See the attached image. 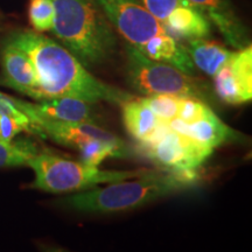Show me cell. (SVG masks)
<instances>
[{
  "label": "cell",
  "mask_w": 252,
  "mask_h": 252,
  "mask_svg": "<svg viewBox=\"0 0 252 252\" xmlns=\"http://www.w3.org/2000/svg\"><path fill=\"white\" fill-rule=\"evenodd\" d=\"M7 40L24 50L33 63L41 100L72 97L90 103L103 100L122 105L134 98L133 94L94 77L64 46L39 32L17 31Z\"/></svg>",
  "instance_id": "1"
},
{
  "label": "cell",
  "mask_w": 252,
  "mask_h": 252,
  "mask_svg": "<svg viewBox=\"0 0 252 252\" xmlns=\"http://www.w3.org/2000/svg\"><path fill=\"white\" fill-rule=\"evenodd\" d=\"M53 34L86 67L106 62L115 54L117 36L96 0H52Z\"/></svg>",
  "instance_id": "2"
},
{
  "label": "cell",
  "mask_w": 252,
  "mask_h": 252,
  "mask_svg": "<svg viewBox=\"0 0 252 252\" xmlns=\"http://www.w3.org/2000/svg\"><path fill=\"white\" fill-rule=\"evenodd\" d=\"M195 172H154L134 178L133 181L112 182L65 197L63 203L81 213L111 214L126 212L190 188Z\"/></svg>",
  "instance_id": "3"
},
{
  "label": "cell",
  "mask_w": 252,
  "mask_h": 252,
  "mask_svg": "<svg viewBox=\"0 0 252 252\" xmlns=\"http://www.w3.org/2000/svg\"><path fill=\"white\" fill-rule=\"evenodd\" d=\"M26 166L31 167L35 175L32 187L52 194L86 190L100 184L130 180L149 172V169L103 171L50 153H36Z\"/></svg>",
  "instance_id": "4"
},
{
  "label": "cell",
  "mask_w": 252,
  "mask_h": 252,
  "mask_svg": "<svg viewBox=\"0 0 252 252\" xmlns=\"http://www.w3.org/2000/svg\"><path fill=\"white\" fill-rule=\"evenodd\" d=\"M127 78L135 90L151 94H174L200 99L202 90L185 74L165 62L147 58L133 46L127 48Z\"/></svg>",
  "instance_id": "5"
},
{
  "label": "cell",
  "mask_w": 252,
  "mask_h": 252,
  "mask_svg": "<svg viewBox=\"0 0 252 252\" xmlns=\"http://www.w3.org/2000/svg\"><path fill=\"white\" fill-rule=\"evenodd\" d=\"M139 149L157 165L175 172H195L214 152L187 135L171 130L163 122L152 135L139 143Z\"/></svg>",
  "instance_id": "6"
},
{
  "label": "cell",
  "mask_w": 252,
  "mask_h": 252,
  "mask_svg": "<svg viewBox=\"0 0 252 252\" xmlns=\"http://www.w3.org/2000/svg\"><path fill=\"white\" fill-rule=\"evenodd\" d=\"M112 27L128 45L139 47L154 36L168 33L139 0H96ZM169 34V33H168Z\"/></svg>",
  "instance_id": "7"
},
{
  "label": "cell",
  "mask_w": 252,
  "mask_h": 252,
  "mask_svg": "<svg viewBox=\"0 0 252 252\" xmlns=\"http://www.w3.org/2000/svg\"><path fill=\"white\" fill-rule=\"evenodd\" d=\"M215 91L220 100L239 105L252 99V47L235 50L228 63L214 76Z\"/></svg>",
  "instance_id": "8"
},
{
  "label": "cell",
  "mask_w": 252,
  "mask_h": 252,
  "mask_svg": "<svg viewBox=\"0 0 252 252\" xmlns=\"http://www.w3.org/2000/svg\"><path fill=\"white\" fill-rule=\"evenodd\" d=\"M1 74L0 83L40 102L41 94L33 63L24 50L8 40L1 49Z\"/></svg>",
  "instance_id": "9"
},
{
  "label": "cell",
  "mask_w": 252,
  "mask_h": 252,
  "mask_svg": "<svg viewBox=\"0 0 252 252\" xmlns=\"http://www.w3.org/2000/svg\"><path fill=\"white\" fill-rule=\"evenodd\" d=\"M30 121L36 130V134L48 137L55 143L64 146L74 147L81 141L94 138L109 143H124L111 132L104 130L94 123H74L47 119L37 116H32Z\"/></svg>",
  "instance_id": "10"
},
{
  "label": "cell",
  "mask_w": 252,
  "mask_h": 252,
  "mask_svg": "<svg viewBox=\"0 0 252 252\" xmlns=\"http://www.w3.org/2000/svg\"><path fill=\"white\" fill-rule=\"evenodd\" d=\"M17 105L27 117L37 116L53 121L74 122V123H94L96 124L97 116L93 108V103L87 100L72 98V97H60L37 103H31L18 99Z\"/></svg>",
  "instance_id": "11"
},
{
  "label": "cell",
  "mask_w": 252,
  "mask_h": 252,
  "mask_svg": "<svg viewBox=\"0 0 252 252\" xmlns=\"http://www.w3.org/2000/svg\"><path fill=\"white\" fill-rule=\"evenodd\" d=\"M216 26L230 47L238 50L250 45L248 30L228 0H188Z\"/></svg>",
  "instance_id": "12"
},
{
  "label": "cell",
  "mask_w": 252,
  "mask_h": 252,
  "mask_svg": "<svg viewBox=\"0 0 252 252\" xmlns=\"http://www.w3.org/2000/svg\"><path fill=\"white\" fill-rule=\"evenodd\" d=\"M173 131L185 134L196 143L215 150L220 145L237 139V133L217 117L212 109L198 121L187 124L179 118L163 122Z\"/></svg>",
  "instance_id": "13"
},
{
  "label": "cell",
  "mask_w": 252,
  "mask_h": 252,
  "mask_svg": "<svg viewBox=\"0 0 252 252\" xmlns=\"http://www.w3.org/2000/svg\"><path fill=\"white\" fill-rule=\"evenodd\" d=\"M134 48L147 58L171 64L189 76L195 72V65L186 47L168 33L154 36L145 45Z\"/></svg>",
  "instance_id": "14"
},
{
  "label": "cell",
  "mask_w": 252,
  "mask_h": 252,
  "mask_svg": "<svg viewBox=\"0 0 252 252\" xmlns=\"http://www.w3.org/2000/svg\"><path fill=\"white\" fill-rule=\"evenodd\" d=\"M166 31L180 40L206 39L210 34V21L196 6L190 2L175 9L163 23Z\"/></svg>",
  "instance_id": "15"
},
{
  "label": "cell",
  "mask_w": 252,
  "mask_h": 252,
  "mask_svg": "<svg viewBox=\"0 0 252 252\" xmlns=\"http://www.w3.org/2000/svg\"><path fill=\"white\" fill-rule=\"evenodd\" d=\"M185 47L195 68H198L212 77L215 76L220 68L224 67L234 54V52L226 49L215 41L206 39L188 40Z\"/></svg>",
  "instance_id": "16"
},
{
  "label": "cell",
  "mask_w": 252,
  "mask_h": 252,
  "mask_svg": "<svg viewBox=\"0 0 252 252\" xmlns=\"http://www.w3.org/2000/svg\"><path fill=\"white\" fill-rule=\"evenodd\" d=\"M125 128L138 143L146 140L162 124L161 119L141 100L130 99L122 104Z\"/></svg>",
  "instance_id": "17"
},
{
  "label": "cell",
  "mask_w": 252,
  "mask_h": 252,
  "mask_svg": "<svg viewBox=\"0 0 252 252\" xmlns=\"http://www.w3.org/2000/svg\"><path fill=\"white\" fill-rule=\"evenodd\" d=\"M81 154V162L98 167L108 158L127 157V149L124 143H109L94 138L81 141L75 146Z\"/></svg>",
  "instance_id": "18"
},
{
  "label": "cell",
  "mask_w": 252,
  "mask_h": 252,
  "mask_svg": "<svg viewBox=\"0 0 252 252\" xmlns=\"http://www.w3.org/2000/svg\"><path fill=\"white\" fill-rule=\"evenodd\" d=\"M39 153L35 144L30 140L0 141V167L26 166L28 160Z\"/></svg>",
  "instance_id": "19"
},
{
  "label": "cell",
  "mask_w": 252,
  "mask_h": 252,
  "mask_svg": "<svg viewBox=\"0 0 252 252\" xmlns=\"http://www.w3.org/2000/svg\"><path fill=\"white\" fill-rule=\"evenodd\" d=\"M28 19L35 32L43 33L52 31L55 19L52 0H32L28 7Z\"/></svg>",
  "instance_id": "20"
},
{
  "label": "cell",
  "mask_w": 252,
  "mask_h": 252,
  "mask_svg": "<svg viewBox=\"0 0 252 252\" xmlns=\"http://www.w3.org/2000/svg\"><path fill=\"white\" fill-rule=\"evenodd\" d=\"M182 97L174 94H151L140 100L147 105L162 122L178 117Z\"/></svg>",
  "instance_id": "21"
},
{
  "label": "cell",
  "mask_w": 252,
  "mask_h": 252,
  "mask_svg": "<svg viewBox=\"0 0 252 252\" xmlns=\"http://www.w3.org/2000/svg\"><path fill=\"white\" fill-rule=\"evenodd\" d=\"M139 1L162 25L175 9L189 4L188 0H139Z\"/></svg>",
  "instance_id": "22"
},
{
  "label": "cell",
  "mask_w": 252,
  "mask_h": 252,
  "mask_svg": "<svg viewBox=\"0 0 252 252\" xmlns=\"http://www.w3.org/2000/svg\"><path fill=\"white\" fill-rule=\"evenodd\" d=\"M1 115L9 116V117L17 119L24 126L25 132H27V133L36 134L35 127L31 123L30 118L26 116V113L19 109V106L17 105V100H15L14 97L0 93V116Z\"/></svg>",
  "instance_id": "23"
},
{
  "label": "cell",
  "mask_w": 252,
  "mask_h": 252,
  "mask_svg": "<svg viewBox=\"0 0 252 252\" xmlns=\"http://www.w3.org/2000/svg\"><path fill=\"white\" fill-rule=\"evenodd\" d=\"M209 109V106L200 102L198 99L182 97L180 109H179L178 117L176 118L181 119L182 122L187 123V124H190V123H194L202 118Z\"/></svg>",
  "instance_id": "24"
},
{
  "label": "cell",
  "mask_w": 252,
  "mask_h": 252,
  "mask_svg": "<svg viewBox=\"0 0 252 252\" xmlns=\"http://www.w3.org/2000/svg\"><path fill=\"white\" fill-rule=\"evenodd\" d=\"M21 132H25V128L17 119L5 115L0 116V141L9 143Z\"/></svg>",
  "instance_id": "25"
}]
</instances>
